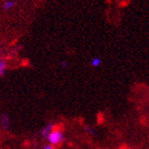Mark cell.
<instances>
[{
  "label": "cell",
  "instance_id": "cell-6",
  "mask_svg": "<svg viewBox=\"0 0 149 149\" xmlns=\"http://www.w3.org/2000/svg\"><path fill=\"white\" fill-rule=\"evenodd\" d=\"M8 70V64L4 59L0 60V77H3Z\"/></svg>",
  "mask_w": 149,
  "mask_h": 149
},
{
  "label": "cell",
  "instance_id": "cell-7",
  "mask_svg": "<svg viewBox=\"0 0 149 149\" xmlns=\"http://www.w3.org/2000/svg\"><path fill=\"white\" fill-rule=\"evenodd\" d=\"M68 62L67 61H63V62H61V66L62 67H64V68H66V67H68Z\"/></svg>",
  "mask_w": 149,
  "mask_h": 149
},
{
  "label": "cell",
  "instance_id": "cell-4",
  "mask_svg": "<svg viewBox=\"0 0 149 149\" xmlns=\"http://www.w3.org/2000/svg\"><path fill=\"white\" fill-rule=\"evenodd\" d=\"M16 6L15 0H4L2 3V10L3 11H10V10L14 9Z\"/></svg>",
  "mask_w": 149,
  "mask_h": 149
},
{
  "label": "cell",
  "instance_id": "cell-1",
  "mask_svg": "<svg viewBox=\"0 0 149 149\" xmlns=\"http://www.w3.org/2000/svg\"><path fill=\"white\" fill-rule=\"evenodd\" d=\"M64 139H65V136H64L63 131L61 130V129H56H56L48 135L47 141H48V143H49L50 145H52V146H58V145H60V144L64 141Z\"/></svg>",
  "mask_w": 149,
  "mask_h": 149
},
{
  "label": "cell",
  "instance_id": "cell-2",
  "mask_svg": "<svg viewBox=\"0 0 149 149\" xmlns=\"http://www.w3.org/2000/svg\"><path fill=\"white\" fill-rule=\"evenodd\" d=\"M54 129H56V128H54V124H52V123L47 124L46 126H44V127L42 128V130H40V136L43 137V139H46L47 140L48 135H49Z\"/></svg>",
  "mask_w": 149,
  "mask_h": 149
},
{
  "label": "cell",
  "instance_id": "cell-3",
  "mask_svg": "<svg viewBox=\"0 0 149 149\" xmlns=\"http://www.w3.org/2000/svg\"><path fill=\"white\" fill-rule=\"evenodd\" d=\"M0 124H1V128H2V130H6V129H9L10 124H11V119H10L9 115L6 114V113H2L1 116H0Z\"/></svg>",
  "mask_w": 149,
  "mask_h": 149
},
{
  "label": "cell",
  "instance_id": "cell-9",
  "mask_svg": "<svg viewBox=\"0 0 149 149\" xmlns=\"http://www.w3.org/2000/svg\"><path fill=\"white\" fill-rule=\"evenodd\" d=\"M85 129H86V131H87V132H88V133H90V134H94V131H93V129H92V128L86 127V128H85Z\"/></svg>",
  "mask_w": 149,
  "mask_h": 149
},
{
  "label": "cell",
  "instance_id": "cell-8",
  "mask_svg": "<svg viewBox=\"0 0 149 149\" xmlns=\"http://www.w3.org/2000/svg\"><path fill=\"white\" fill-rule=\"evenodd\" d=\"M42 149H53V146L50 145V144H47V145H45Z\"/></svg>",
  "mask_w": 149,
  "mask_h": 149
},
{
  "label": "cell",
  "instance_id": "cell-5",
  "mask_svg": "<svg viewBox=\"0 0 149 149\" xmlns=\"http://www.w3.org/2000/svg\"><path fill=\"white\" fill-rule=\"evenodd\" d=\"M90 64L92 67H94V68H97V67H99V66H101V64H102V60H101V58H99V56H94V58H92L90 61Z\"/></svg>",
  "mask_w": 149,
  "mask_h": 149
}]
</instances>
